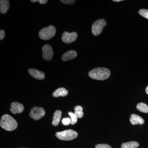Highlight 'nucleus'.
Wrapping results in <instances>:
<instances>
[{
  "mask_svg": "<svg viewBox=\"0 0 148 148\" xmlns=\"http://www.w3.org/2000/svg\"><path fill=\"white\" fill-rule=\"evenodd\" d=\"M111 73L108 69L105 68H97L91 70L88 76L92 79L104 80L108 78Z\"/></svg>",
  "mask_w": 148,
  "mask_h": 148,
  "instance_id": "nucleus-1",
  "label": "nucleus"
},
{
  "mask_svg": "<svg viewBox=\"0 0 148 148\" xmlns=\"http://www.w3.org/2000/svg\"><path fill=\"white\" fill-rule=\"evenodd\" d=\"M0 125L3 129L11 131L17 128L18 123L12 116L10 115L5 114L1 118Z\"/></svg>",
  "mask_w": 148,
  "mask_h": 148,
  "instance_id": "nucleus-2",
  "label": "nucleus"
},
{
  "mask_svg": "<svg viewBox=\"0 0 148 148\" xmlns=\"http://www.w3.org/2000/svg\"><path fill=\"white\" fill-rule=\"evenodd\" d=\"M55 135L56 138L59 140L70 141L77 138L78 136V133L75 130L69 129L61 132H56Z\"/></svg>",
  "mask_w": 148,
  "mask_h": 148,
  "instance_id": "nucleus-3",
  "label": "nucleus"
},
{
  "mask_svg": "<svg viewBox=\"0 0 148 148\" xmlns=\"http://www.w3.org/2000/svg\"><path fill=\"white\" fill-rule=\"evenodd\" d=\"M56 33L55 27L52 25L42 29L39 33L40 38L43 40H50L55 36Z\"/></svg>",
  "mask_w": 148,
  "mask_h": 148,
  "instance_id": "nucleus-4",
  "label": "nucleus"
},
{
  "mask_svg": "<svg viewBox=\"0 0 148 148\" xmlns=\"http://www.w3.org/2000/svg\"><path fill=\"white\" fill-rule=\"evenodd\" d=\"M106 21L103 18H100L95 21L92 26V32L95 36H98L102 33L103 27L106 26Z\"/></svg>",
  "mask_w": 148,
  "mask_h": 148,
  "instance_id": "nucleus-5",
  "label": "nucleus"
},
{
  "mask_svg": "<svg viewBox=\"0 0 148 148\" xmlns=\"http://www.w3.org/2000/svg\"><path fill=\"white\" fill-rule=\"evenodd\" d=\"M45 114V111L41 107H34L31 110L29 116L35 120H38L44 116Z\"/></svg>",
  "mask_w": 148,
  "mask_h": 148,
  "instance_id": "nucleus-6",
  "label": "nucleus"
},
{
  "mask_svg": "<svg viewBox=\"0 0 148 148\" xmlns=\"http://www.w3.org/2000/svg\"><path fill=\"white\" fill-rule=\"evenodd\" d=\"M42 57L47 61H50L53 58L54 52L51 46L49 45H45L42 48Z\"/></svg>",
  "mask_w": 148,
  "mask_h": 148,
  "instance_id": "nucleus-7",
  "label": "nucleus"
},
{
  "mask_svg": "<svg viewBox=\"0 0 148 148\" xmlns=\"http://www.w3.org/2000/svg\"><path fill=\"white\" fill-rule=\"evenodd\" d=\"M78 35L76 32H73L69 33L67 32H64L62 36V41L66 44H70L74 42L77 38Z\"/></svg>",
  "mask_w": 148,
  "mask_h": 148,
  "instance_id": "nucleus-8",
  "label": "nucleus"
},
{
  "mask_svg": "<svg viewBox=\"0 0 148 148\" xmlns=\"http://www.w3.org/2000/svg\"><path fill=\"white\" fill-rule=\"evenodd\" d=\"M24 107L21 103L17 102H14L11 104L10 110L12 114H20L23 112Z\"/></svg>",
  "mask_w": 148,
  "mask_h": 148,
  "instance_id": "nucleus-9",
  "label": "nucleus"
},
{
  "mask_svg": "<svg viewBox=\"0 0 148 148\" xmlns=\"http://www.w3.org/2000/svg\"><path fill=\"white\" fill-rule=\"evenodd\" d=\"M28 72L31 76L36 79L42 80L45 77V74L43 72L34 69H30Z\"/></svg>",
  "mask_w": 148,
  "mask_h": 148,
  "instance_id": "nucleus-10",
  "label": "nucleus"
},
{
  "mask_svg": "<svg viewBox=\"0 0 148 148\" xmlns=\"http://www.w3.org/2000/svg\"><path fill=\"white\" fill-rule=\"evenodd\" d=\"M77 56V53L75 51L70 50L64 53L62 56V60L64 61H70L75 58Z\"/></svg>",
  "mask_w": 148,
  "mask_h": 148,
  "instance_id": "nucleus-11",
  "label": "nucleus"
},
{
  "mask_svg": "<svg viewBox=\"0 0 148 148\" xmlns=\"http://www.w3.org/2000/svg\"><path fill=\"white\" fill-rule=\"evenodd\" d=\"M131 124L135 125L136 124H143L145 123V120L141 116L135 114H132L130 119Z\"/></svg>",
  "mask_w": 148,
  "mask_h": 148,
  "instance_id": "nucleus-12",
  "label": "nucleus"
},
{
  "mask_svg": "<svg viewBox=\"0 0 148 148\" xmlns=\"http://www.w3.org/2000/svg\"><path fill=\"white\" fill-rule=\"evenodd\" d=\"M9 1L8 0H1L0 1V11L2 14H5L9 9Z\"/></svg>",
  "mask_w": 148,
  "mask_h": 148,
  "instance_id": "nucleus-13",
  "label": "nucleus"
},
{
  "mask_svg": "<svg viewBox=\"0 0 148 148\" xmlns=\"http://www.w3.org/2000/svg\"><path fill=\"white\" fill-rule=\"evenodd\" d=\"M69 93V91L64 88H60L56 90L53 92V96L55 98L62 96V97H65L66 95H68Z\"/></svg>",
  "mask_w": 148,
  "mask_h": 148,
  "instance_id": "nucleus-14",
  "label": "nucleus"
},
{
  "mask_svg": "<svg viewBox=\"0 0 148 148\" xmlns=\"http://www.w3.org/2000/svg\"><path fill=\"white\" fill-rule=\"evenodd\" d=\"M61 116H62V112L61 110H57L53 114V121L52 122V124L53 126H58L61 120Z\"/></svg>",
  "mask_w": 148,
  "mask_h": 148,
  "instance_id": "nucleus-15",
  "label": "nucleus"
},
{
  "mask_svg": "<svg viewBox=\"0 0 148 148\" xmlns=\"http://www.w3.org/2000/svg\"><path fill=\"white\" fill-rule=\"evenodd\" d=\"M139 146V143L135 141H130L123 143L122 144L121 148H137Z\"/></svg>",
  "mask_w": 148,
  "mask_h": 148,
  "instance_id": "nucleus-16",
  "label": "nucleus"
},
{
  "mask_svg": "<svg viewBox=\"0 0 148 148\" xmlns=\"http://www.w3.org/2000/svg\"><path fill=\"white\" fill-rule=\"evenodd\" d=\"M137 109L138 110L145 113H148V106L143 103H138L137 106Z\"/></svg>",
  "mask_w": 148,
  "mask_h": 148,
  "instance_id": "nucleus-17",
  "label": "nucleus"
},
{
  "mask_svg": "<svg viewBox=\"0 0 148 148\" xmlns=\"http://www.w3.org/2000/svg\"><path fill=\"white\" fill-rule=\"evenodd\" d=\"M75 114L78 118H82L83 116L84 113L83 112V108L82 106H77L75 107Z\"/></svg>",
  "mask_w": 148,
  "mask_h": 148,
  "instance_id": "nucleus-18",
  "label": "nucleus"
},
{
  "mask_svg": "<svg viewBox=\"0 0 148 148\" xmlns=\"http://www.w3.org/2000/svg\"><path fill=\"white\" fill-rule=\"evenodd\" d=\"M69 114L71 117V124L72 125H74L75 124L77 121V118L76 115L75 113L72 112H69Z\"/></svg>",
  "mask_w": 148,
  "mask_h": 148,
  "instance_id": "nucleus-19",
  "label": "nucleus"
},
{
  "mask_svg": "<svg viewBox=\"0 0 148 148\" xmlns=\"http://www.w3.org/2000/svg\"><path fill=\"white\" fill-rule=\"evenodd\" d=\"M139 13L141 16L148 19V10L144 9L140 10L139 11Z\"/></svg>",
  "mask_w": 148,
  "mask_h": 148,
  "instance_id": "nucleus-20",
  "label": "nucleus"
},
{
  "mask_svg": "<svg viewBox=\"0 0 148 148\" xmlns=\"http://www.w3.org/2000/svg\"><path fill=\"white\" fill-rule=\"evenodd\" d=\"M62 123L64 125H69L71 123V119L70 118H65L62 120Z\"/></svg>",
  "mask_w": 148,
  "mask_h": 148,
  "instance_id": "nucleus-21",
  "label": "nucleus"
},
{
  "mask_svg": "<svg viewBox=\"0 0 148 148\" xmlns=\"http://www.w3.org/2000/svg\"><path fill=\"white\" fill-rule=\"evenodd\" d=\"M95 148H112V147L107 144H99L95 146Z\"/></svg>",
  "mask_w": 148,
  "mask_h": 148,
  "instance_id": "nucleus-22",
  "label": "nucleus"
},
{
  "mask_svg": "<svg viewBox=\"0 0 148 148\" xmlns=\"http://www.w3.org/2000/svg\"><path fill=\"white\" fill-rule=\"evenodd\" d=\"M60 1L63 3L67 5H72L76 1H72V0H61Z\"/></svg>",
  "mask_w": 148,
  "mask_h": 148,
  "instance_id": "nucleus-23",
  "label": "nucleus"
},
{
  "mask_svg": "<svg viewBox=\"0 0 148 148\" xmlns=\"http://www.w3.org/2000/svg\"><path fill=\"white\" fill-rule=\"evenodd\" d=\"M48 1L47 0H31V2L33 3L38 2L41 4H45Z\"/></svg>",
  "mask_w": 148,
  "mask_h": 148,
  "instance_id": "nucleus-24",
  "label": "nucleus"
},
{
  "mask_svg": "<svg viewBox=\"0 0 148 148\" xmlns=\"http://www.w3.org/2000/svg\"><path fill=\"white\" fill-rule=\"evenodd\" d=\"M5 37V32L3 30L0 31V40H3Z\"/></svg>",
  "mask_w": 148,
  "mask_h": 148,
  "instance_id": "nucleus-25",
  "label": "nucleus"
},
{
  "mask_svg": "<svg viewBox=\"0 0 148 148\" xmlns=\"http://www.w3.org/2000/svg\"><path fill=\"white\" fill-rule=\"evenodd\" d=\"M114 2H121L122 1V0H114Z\"/></svg>",
  "mask_w": 148,
  "mask_h": 148,
  "instance_id": "nucleus-26",
  "label": "nucleus"
},
{
  "mask_svg": "<svg viewBox=\"0 0 148 148\" xmlns=\"http://www.w3.org/2000/svg\"><path fill=\"white\" fill-rule=\"evenodd\" d=\"M146 92L147 94H148V86L146 87Z\"/></svg>",
  "mask_w": 148,
  "mask_h": 148,
  "instance_id": "nucleus-27",
  "label": "nucleus"
},
{
  "mask_svg": "<svg viewBox=\"0 0 148 148\" xmlns=\"http://www.w3.org/2000/svg\"></svg>",
  "mask_w": 148,
  "mask_h": 148,
  "instance_id": "nucleus-28",
  "label": "nucleus"
}]
</instances>
